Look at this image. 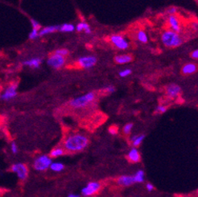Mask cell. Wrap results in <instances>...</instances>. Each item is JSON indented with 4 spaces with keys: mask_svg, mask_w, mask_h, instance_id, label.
<instances>
[{
    "mask_svg": "<svg viewBox=\"0 0 198 197\" xmlns=\"http://www.w3.org/2000/svg\"><path fill=\"white\" fill-rule=\"evenodd\" d=\"M137 39L139 42L143 43H146L148 41V36H147V33L143 31H139L137 33Z\"/></svg>",
    "mask_w": 198,
    "mask_h": 197,
    "instance_id": "obj_25",
    "label": "cell"
},
{
    "mask_svg": "<svg viewBox=\"0 0 198 197\" xmlns=\"http://www.w3.org/2000/svg\"><path fill=\"white\" fill-rule=\"evenodd\" d=\"M132 73V71L130 68H125V69L122 70L119 72V75L121 77H127V76H130Z\"/></svg>",
    "mask_w": 198,
    "mask_h": 197,
    "instance_id": "obj_28",
    "label": "cell"
},
{
    "mask_svg": "<svg viewBox=\"0 0 198 197\" xmlns=\"http://www.w3.org/2000/svg\"><path fill=\"white\" fill-rule=\"evenodd\" d=\"M75 29L78 31L81 32V31H85L86 34H90L91 33V28H90V25L86 22H81L78 23L75 27Z\"/></svg>",
    "mask_w": 198,
    "mask_h": 197,
    "instance_id": "obj_21",
    "label": "cell"
},
{
    "mask_svg": "<svg viewBox=\"0 0 198 197\" xmlns=\"http://www.w3.org/2000/svg\"><path fill=\"white\" fill-rule=\"evenodd\" d=\"M133 126H134V124L133 123H127L123 126V132L125 135H129V134L131 133Z\"/></svg>",
    "mask_w": 198,
    "mask_h": 197,
    "instance_id": "obj_26",
    "label": "cell"
},
{
    "mask_svg": "<svg viewBox=\"0 0 198 197\" xmlns=\"http://www.w3.org/2000/svg\"><path fill=\"white\" fill-rule=\"evenodd\" d=\"M102 185L99 182L97 181H91L82 189V195L85 197L93 196L95 195L101 189Z\"/></svg>",
    "mask_w": 198,
    "mask_h": 197,
    "instance_id": "obj_6",
    "label": "cell"
},
{
    "mask_svg": "<svg viewBox=\"0 0 198 197\" xmlns=\"http://www.w3.org/2000/svg\"><path fill=\"white\" fill-rule=\"evenodd\" d=\"M145 138V135L144 134H135V135L131 136V142L132 143V146L134 147H137L139 146L143 142V140Z\"/></svg>",
    "mask_w": 198,
    "mask_h": 197,
    "instance_id": "obj_19",
    "label": "cell"
},
{
    "mask_svg": "<svg viewBox=\"0 0 198 197\" xmlns=\"http://www.w3.org/2000/svg\"><path fill=\"white\" fill-rule=\"evenodd\" d=\"M89 137L83 133H76L66 137L63 142V148L70 153H77L84 150L89 146Z\"/></svg>",
    "mask_w": 198,
    "mask_h": 197,
    "instance_id": "obj_1",
    "label": "cell"
},
{
    "mask_svg": "<svg viewBox=\"0 0 198 197\" xmlns=\"http://www.w3.org/2000/svg\"><path fill=\"white\" fill-rule=\"evenodd\" d=\"M168 23H169L172 31H175L176 33L180 32L181 28H180V21H179L178 18L175 14H172V15L168 16Z\"/></svg>",
    "mask_w": 198,
    "mask_h": 197,
    "instance_id": "obj_14",
    "label": "cell"
},
{
    "mask_svg": "<svg viewBox=\"0 0 198 197\" xmlns=\"http://www.w3.org/2000/svg\"><path fill=\"white\" fill-rule=\"evenodd\" d=\"M31 23H32V28L40 30V24L38 21H36V19H33L32 18V19H31Z\"/></svg>",
    "mask_w": 198,
    "mask_h": 197,
    "instance_id": "obj_33",
    "label": "cell"
},
{
    "mask_svg": "<svg viewBox=\"0 0 198 197\" xmlns=\"http://www.w3.org/2000/svg\"><path fill=\"white\" fill-rule=\"evenodd\" d=\"M67 197H80V195L77 193H70Z\"/></svg>",
    "mask_w": 198,
    "mask_h": 197,
    "instance_id": "obj_39",
    "label": "cell"
},
{
    "mask_svg": "<svg viewBox=\"0 0 198 197\" xmlns=\"http://www.w3.org/2000/svg\"><path fill=\"white\" fill-rule=\"evenodd\" d=\"M161 40L163 44L167 47H177L183 43V39L179 35L172 30L164 31L161 35Z\"/></svg>",
    "mask_w": 198,
    "mask_h": 197,
    "instance_id": "obj_2",
    "label": "cell"
},
{
    "mask_svg": "<svg viewBox=\"0 0 198 197\" xmlns=\"http://www.w3.org/2000/svg\"><path fill=\"white\" fill-rule=\"evenodd\" d=\"M47 64L52 68H55V69H59V68H62L65 64V57L63 55L53 53L48 59Z\"/></svg>",
    "mask_w": 198,
    "mask_h": 197,
    "instance_id": "obj_8",
    "label": "cell"
},
{
    "mask_svg": "<svg viewBox=\"0 0 198 197\" xmlns=\"http://www.w3.org/2000/svg\"><path fill=\"white\" fill-rule=\"evenodd\" d=\"M196 70H197V66L195 64L189 63V64H186L185 65L183 66L181 72L184 75H189V74H192L196 72Z\"/></svg>",
    "mask_w": 198,
    "mask_h": 197,
    "instance_id": "obj_18",
    "label": "cell"
},
{
    "mask_svg": "<svg viewBox=\"0 0 198 197\" xmlns=\"http://www.w3.org/2000/svg\"><path fill=\"white\" fill-rule=\"evenodd\" d=\"M103 90L107 93H113L115 91V87L113 86V85H108V86L104 87Z\"/></svg>",
    "mask_w": 198,
    "mask_h": 197,
    "instance_id": "obj_32",
    "label": "cell"
},
{
    "mask_svg": "<svg viewBox=\"0 0 198 197\" xmlns=\"http://www.w3.org/2000/svg\"><path fill=\"white\" fill-rule=\"evenodd\" d=\"M65 153V150L61 146H57V147L53 148V150L50 151V154L49 156L51 157L52 158H59L61 156L64 155Z\"/></svg>",
    "mask_w": 198,
    "mask_h": 197,
    "instance_id": "obj_20",
    "label": "cell"
},
{
    "mask_svg": "<svg viewBox=\"0 0 198 197\" xmlns=\"http://www.w3.org/2000/svg\"><path fill=\"white\" fill-rule=\"evenodd\" d=\"M75 30V26L71 23H64L60 26L59 31L61 32H73Z\"/></svg>",
    "mask_w": 198,
    "mask_h": 197,
    "instance_id": "obj_24",
    "label": "cell"
},
{
    "mask_svg": "<svg viewBox=\"0 0 198 197\" xmlns=\"http://www.w3.org/2000/svg\"><path fill=\"white\" fill-rule=\"evenodd\" d=\"M196 195H197V196H198V189L196 190Z\"/></svg>",
    "mask_w": 198,
    "mask_h": 197,
    "instance_id": "obj_41",
    "label": "cell"
},
{
    "mask_svg": "<svg viewBox=\"0 0 198 197\" xmlns=\"http://www.w3.org/2000/svg\"><path fill=\"white\" fill-rule=\"evenodd\" d=\"M134 180L135 183H141L144 182L145 179V173L143 170H138L135 174H133Z\"/></svg>",
    "mask_w": 198,
    "mask_h": 197,
    "instance_id": "obj_22",
    "label": "cell"
},
{
    "mask_svg": "<svg viewBox=\"0 0 198 197\" xmlns=\"http://www.w3.org/2000/svg\"><path fill=\"white\" fill-rule=\"evenodd\" d=\"M190 56H191L192 59L198 60V49L194 50L193 51H192V52H191V54H190Z\"/></svg>",
    "mask_w": 198,
    "mask_h": 197,
    "instance_id": "obj_36",
    "label": "cell"
},
{
    "mask_svg": "<svg viewBox=\"0 0 198 197\" xmlns=\"http://www.w3.org/2000/svg\"><path fill=\"white\" fill-rule=\"evenodd\" d=\"M180 197H194L192 196V195H182V196Z\"/></svg>",
    "mask_w": 198,
    "mask_h": 197,
    "instance_id": "obj_40",
    "label": "cell"
},
{
    "mask_svg": "<svg viewBox=\"0 0 198 197\" xmlns=\"http://www.w3.org/2000/svg\"><path fill=\"white\" fill-rule=\"evenodd\" d=\"M111 43L120 50H126L128 48L129 43L124 37L120 35H113L110 36Z\"/></svg>",
    "mask_w": 198,
    "mask_h": 197,
    "instance_id": "obj_9",
    "label": "cell"
},
{
    "mask_svg": "<svg viewBox=\"0 0 198 197\" xmlns=\"http://www.w3.org/2000/svg\"><path fill=\"white\" fill-rule=\"evenodd\" d=\"M109 133L110 134H112V135H115L118 133V128L116 126H110L109 128Z\"/></svg>",
    "mask_w": 198,
    "mask_h": 197,
    "instance_id": "obj_34",
    "label": "cell"
},
{
    "mask_svg": "<svg viewBox=\"0 0 198 197\" xmlns=\"http://www.w3.org/2000/svg\"><path fill=\"white\" fill-rule=\"evenodd\" d=\"M17 96V85L15 84H11L4 90L1 95V99L3 101H9Z\"/></svg>",
    "mask_w": 198,
    "mask_h": 197,
    "instance_id": "obj_10",
    "label": "cell"
},
{
    "mask_svg": "<svg viewBox=\"0 0 198 197\" xmlns=\"http://www.w3.org/2000/svg\"><path fill=\"white\" fill-rule=\"evenodd\" d=\"M167 14L169 15H172V14H176V12H177V9L176 7H170V8L167 9Z\"/></svg>",
    "mask_w": 198,
    "mask_h": 197,
    "instance_id": "obj_35",
    "label": "cell"
},
{
    "mask_svg": "<svg viewBox=\"0 0 198 197\" xmlns=\"http://www.w3.org/2000/svg\"><path fill=\"white\" fill-rule=\"evenodd\" d=\"M54 53L58 54V55H63V56H65V57L66 55H69V51H68L67 49H65V48H59V49L56 50Z\"/></svg>",
    "mask_w": 198,
    "mask_h": 197,
    "instance_id": "obj_31",
    "label": "cell"
},
{
    "mask_svg": "<svg viewBox=\"0 0 198 197\" xmlns=\"http://www.w3.org/2000/svg\"><path fill=\"white\" fill-rule=\"evenodd\" d=\"M42 61L43 60L40 57H34V58H31V59H29V60H24V61L23 62V64H24L26 66H28L30 68H38L40 67L41 64H42Z\"/></svg>",
    "mask_w": 198,
    "mask_h": 197,
    "instance_id": "obj_16",
    "label": "cell"
},
{
    "mask_svg": "<svg viewBox=\"0 0 198 197\" xmlns=\"http://www.w3.org/2000/svg\"><path fill=\"white\" fill-rule=\"evenodd\" d=\"M97 62H98V59L94 55H84L78 58V65L85 69L93 68L94 66L96 65Z\"/></svg>",
    "mask_w": 198,
    "mask_h": 197,
    "instance_id": "obj_7",
    "label": "cell"
},
{
    "mask_svg": "<svg viewBox=\"0 0 198 197\" xmlns=\"http://www.w3.org/2000/svg\"><path fill=\"white\" fill-rule=\"evenodd\" d=\"M11 151L13 154H17L19 152L18 145L15 142H12L11 143Z\"/></svg>",
    "mask_w": 198,
    "mask_h": 197,
    "instance_id": "obj_29",
    "label": "cell"
},
{
    "mask_svg": "<svg viewBox=\"0 0 198 197\" xmlns=\"http://www.w3.org/2000/svg\"><path fill=\"white\" fill-rule=\"evenodd\" d=\"M146 189L148 191H152L154 190V185L151 183H147L146 184Z\"/></svg>",
    "mask_w": 198,
    "mask_h": 197,
    "instance_id": "obj_37",
    "label": "cell"
},
{
    "mask_svg": "<svg viewBox=\"0 0 198 197\" xmlns=\"http://www.w3.org/2000/svg\"><path fill=\"white\" fill-rule=\"evenodd\" d=\"M53 159L48 154H40L37 156L33 162V167L37 171H45L49 169Z\"/></svg>",
    "mask_w": 198,
    "mask_h": 197,
    "instance_id": "obj_4",
    "label": "cell"
},
{
    "mask_svg": "<svg viewBox=\"0 0 198 197\" xmlns=\"http://www.w3.org/2000/svg\"><path fill=\"white\" fill-rule=\"evenodd\" d=\"M60 26L59 25H52V26H48V27H43L40 29L39 31V36H44V35L52 34L56 31H59Z\"/></svg>",
    "mask_w": 198,
    "mask_h": 197,
    "instance_id": "obj_17",
    "label": "cell"
},
{
    "mask_svg": "<svg viewBox=\"0 0 198 197\" xmlns=\"http://www.w3.org/2000/svg\"><path fill=\"white\" fill-rule=\"evenodd\" d=\"M89 197H92V196H89Z\"/></svg>",
    "mask_w": 198,
    "mask_h": 197,
    "instance_id": "obj_42",
    "label": "cell"
},
{
    "mask_svg": "<svg viewBox=\"0 0 198 197\" xmlns=\"http://www.w3.org/2000/svg\"><path fill=\"white\" fill-rule=\"evenodd\" d=\"M127 158L129 161L133 163H137V162H140L141 160V154L139 153V150L136 147L133 146L131 150H129L127 153Z\"/></svg>",
    "mask_w": 198,
    "mask_h": 197,
    "instance_id": "obj_13",
    "label": "cell"
},
{
    "mask_svg": "<svg viewBox=\"0 0 198 197\" xmlns=\"http://www.w3.org/2000/svg\"><path fill=\"white\" fill-rule=\"evenodd\" d=\"M116 182L117 184L121 186V187H129V186H131L134 183H135L133 175H130V174L121 175L117 179Z\"/></svg>",
    "mask_w": 198,
    "mask_h": 197,
    "instance_id": "obj_11",
    "label": "cell"
},
{
    "mask_svg": "<svg viewBox=\"0 0 198 197\" xmlns=\"http://www.w3.org/2000/svg\"><path fill=\"white\" fill-rule=\"evenodd\" d=\"M167 108L165 105H158L156 108H155V113H159V114H162V113H164L167 111Z\"/></svg>",
    "mask_w": 198,
    "mask_h": 197,
    "instance_id": "obj_30",
    "label": "cell"
},
{
    "mask_svg": "<svg viewBox=\"0 0 198 197\" xmlns=\"http://www.w3.org/2000/svg\"><path fill=\"white\" fill-rule=\"evenodd\" d=\"M181 92V88L176 84H171L166 88V92L170 98H176Z\"/></svg>",
    "mask_w": 198,
    "mask_h": 197,
    "instance_id": "obj_12",
    "label": "cell"
},
{
    "mask_svg": "<svg viewBox=\"0 0 198 197\" xmlns=\"http://www.w3.org/2000/svg\"><path fill=\"white\" fill-rule=\"evenodd\" d=\"M115 63L119 64H128L133 60L132 55L130 54H123V55H117L114 58Z\"/></svg>",
    "mask_w": 198,
    "mask_h": 197,
    "instance_id": "obj_15",
    "label": "cell"
},
{
    "mask_svg": "<svg viewBox=\"0 0 198 197\" xmlns=\"http://www.w3.org/2000/svg\"><path fill=\"white\" fill-rule=\"evenodd\" d=\"M95 97H96L95 92H89L86 94L72 99L70 101V105L74 109H82L90 105V103H92L95 100Z\"/></svg>",
    "mask_w": 198,
    "mask_h": 197,
    "instance_id": "obj_3",
    "label": "cell"
},
{
    "mask_svg": "<svg viewBox=\"0 0 198 197\" xmlns=\"http://www.w3.org/2000/svg\"><path fill=\"white\" fill-rule=\"evenodd\" d=\"M192 28H193L195 31H198V22L192 23Z\"/></svg>",
    "mask_w": 198,
    "mask_h": 197,
    "instance_id": "obj_38",
    "label": "cell"
},
{
    "mask_svg": "<svg viewBox=\"0 0 198 197\" xmlns=\"http://www.w3.org/2000/svg\"><path fill=\"white\" fill-rule=\"evenodd\" d=\"M49 169H51L54 172H61L65 169V165L61 162H53Z\"/></svg>",
    "mask_w": 198,
    "mask_h": 197,
    "instance_id": "obj_23",
    "label": "cell"
},
{
    "mask_svg": "<svg viewBox=\"0 0 198 197\" xmlns=\"http://www.w3.org/2000/svg\"><path fill=\"white\" fill-rule=\"evenodd\" d=\"M11 170L14 174H16L19 180H25L28 176V167L22 162H16L11 166Z\"/></svg>",
    "mask_w": 198,
    "mask_h": 197,
    "instance_id": "obj_5",
    "label": "cell"
},
{
    "mask_svg": "<svg viewBox=\"0 0 198 197\" xmlns=\"http://www.w3.org/2000/svg\"><path fill=\"white\" fill-rule=\"evenodd\" d=\"M39 37V30L38 29H32V31H30L28 35V38L32 40H34V39H37Z\"/></svg>",
    "mask_w": 198,
    "mask_h": 197,
    "instance_id": "obj_27",
    "label": "cell"
}]
</instances>
